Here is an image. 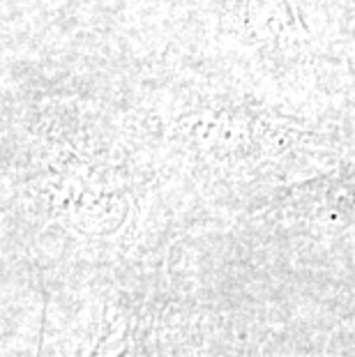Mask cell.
I'll use <instances>...</instances> for the list:
<instances>
[{
    "mask_svg": "<svg viewBox=\"0 0 355 357\" xmlns=\"http://www.w3.org/2000/svg\"><path fill=\"white\" fill-rule=\"evenodd\" d=\"M266 210L286 224L351 229L355 226V169L302 182L279 194Z\"/></svg>",
    "mask_w": 355,
    "mask_h": 357,
    "instance_id": "cell-1",
    "label": "cell"
}]
</instances>
